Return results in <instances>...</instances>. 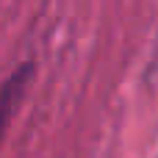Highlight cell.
Masks as SVG:
<instances>
[{
  "label": "cell",
  "mask_w": 158,
  "mask_h": 158,
  "mask_svg": "<svg viewBox=\"0 0 158 158\" xmlns=\"http://www.w3.org/2000/svg\"><path fill=\"white\" fill-rule=\"evenodd\" d=\"M31 64H25V67H17V72L6 81V92H3V100H6V114L11 117L14 114V97L19 94V83H25L28 78H31Z\"/></svg>",
  "instance_id": "6da1fadb"
}]
</instances>
